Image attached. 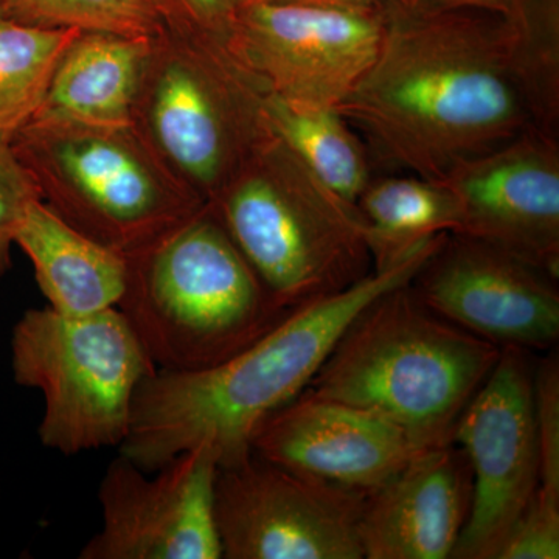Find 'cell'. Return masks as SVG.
I'll use <instances>...</instances> for the list:
<instances>
[{"label": "cell", "mask_w": 559, "mask_h": 559, "mask_svg": "<svg viewBox=\"0 0 559 559\" xmlns=\"http://www.w3.org/2000/svg\"><path fill=\"white\" fill-rule=\"evenodd\" d=\"M380 50L337 108L374 170L443 180L533 128L502 14L415 0L382 10Z\"/></svg>", "instance_id": "obj_1"}, {"label": "cell", "mask_w": 559, "mask_h": 559, "mask_svg": "<svg viewBox=\"0 0 559 559\" xmlns=\"http://www.w3.org/2000/svg\"><path fill=\"white\" fill-rule=\"evenodd\" d=\"M443 235L389 270L301 305L218 366L151 374L135 395L120 454L153 473L176 455L207 444L219 468L240 465L252 455L250 440L260 423L310 385L348 323L381 294L409 283Z\"/></svg>", "instance_id": "obj_2"}, {"label": "cell", "mask_w": 559, "mask_h": 559, "mask_svg": "<svg viewBox=\"0 0 559 559\" xmlns=\"http://www.w3.org/2000/svg\"><path fill=\"white\" fill-rule=\"evenodd\" d=\"M500 355L430 310L409 282L360 310L307 390L381 415L419 452L439 450Z\"/></svg>", "instance_id": "obj_3"}, {"label": "cell", "mask_w": 559, "mask_h": 559, "mask_svg": "<svg viewBox=\"0 0 559 559\" xmlns=\"http://www.w3.org/2000/svg\"><path fill=\"white\" fill-rule=\"evenodd\" d=\"M127 259L117 308L157 370L218 366L293 311L272 299L209 204Z\"/></svg>", "instance_id": "obj_4"}, {"label": "cell", "mask_w": 559, "mask_h": 559, "mask_svg": "<svg viewBox=\"0 0 559 559\" xmlns=\"http://www.w3.org/2000/svg\"><path fill=\"white\" fill-rule=\"evenodd\" d=\"M285 310L342 293L373 272L358 209L270 135L209 202Z\"/></svg>", "instance_id": "obj_5"}, {"label": "cell", "mask_w": 559, "mask_h": 559, "mask_svg": "<svg viewBox=\"0 0 559 559\" xmlns=\"http://www.w3.org/2000/svg\"><path fill=\"white\" fill-rule=\"evenodd\" d=\"M267 95L224 40L162 27L132 124L173 178L209 204L270 138Z\"/></svg>", "instance_id": "obj_6"}, {"label": "cell", "mask_w": 559, "mask_h": 559, "mask_svg": "<svg viewBox=\"0 0 559 559\" xmlns=\"http://www.w3.org/2000/svg\"><path fill=\"white\" fill-rule=\"evenodd\" d=\"M11 148L51 212L127 257L205 205L173 178L132 123L35 119Z\"/></svg>", "instance_id": "obj_7"}, {"label": "cell", "mask_w": 559, "mask_h": 559, "mask_svg": "<svg viewBox=\"0 0 559 559\" xmlns=\"http://www.w3.org/2000/svg\"><path fill=\"white\" fill-rule=\"evenodd\" d=\"M11 371L43 393L40 444L76 455L121 447L138 390L157 367L119 308L66 316L44 307L14 325Z\"/></svg>", "instance_id": "obj_8"}, {"label": "cell", "mask_w": 559, "mask_h": 559, "mask_svg": "<svg viewBox=\"0 0 559 559\" xmlns=\"http://www.w3.org/2000/svg\"><path fill=\"white\" fill-rule=\"evenodd\" d=\"M382 24V10L242 0L227 46L275 97L340 108L373 64Z\"/></svg>", "instance_id": "obj_9"}, {"label": "cell", "mask_w": 559, "mask_h": 559, "mask_svg": "<svg viewBox=\"0 0 559 559\" xmlns=\"http://www.w3.org/2000/svg\"><path fill=\"white\" fill-rule=\"evenodd\" d=\"M532 352L502 348L460 415L452 443L465 452L473 499L454 559H496L539 487Z\"/></svg>", "instance_id": "obj_10"}, {"label": "cell", "mask_w": 559, "mask_h": 559, "mask_svg": "<svg viewBox=\"0 0 559 559\" xmlns=\"http://www.w3.org/2000/svg\"><path fill=\"white\" fill-rule=\"evenodd\" d=\"M364 496L255 454L219 468L215 516L223 558L364 559Z\"/></svg>", "instance_id": "obj_11"}, {"label": "cell", "mask_w": 559, "mask_h": 559, "mask_svg": "<svg viewBox=\"0 0 559 559\" xmlns=\"http://www.w3.org/2000/svg\"><path fill=\"white\" fill-rule=\"evenodd\" d=\"M218 460L207 444L146 471L119 455L98 488L102 527L80 559H221L215 516Z\"/></svg>", "instance_id": "obj_12"}, {"label": "cell", "mask_w": 559, "mask_h": 559, "mask_svg": "<svg viewBox=\"0 0 559 559\" xmlns=\"http://www.w3.org/2000/svg\"><path fill=\"white\" fill-rule=\"evenodd\" d=\"M411 286L441 318L500 348L557 345L558 278L487 242L444 234Z\"/></svg>", "instance_id": "obj_13"}, {"label": "cell", "mask_w": 559, "mask_h": 559, "mask_svg": "<svg viewBox=\"0 0 559 559\" xmlns=\"http://www.w3.org/2000/svg\"><path fill=\"white\" fill-rule=\"evenodd\" d=\"M459 230L559 280V139L528 128L454 168Z\"/></svg>", "instance_id": "obj_14"}, {"label": "cell", "mask_w": 559, "mask_h": 559, "mask_svg": "<svg viewBox=\"0 0 559 559\" xmlns=\"http://www.w3.org/2000/svg\"><path fill=\"white\" fill-rule=\"evenodd\" d=\"M250 450L294 473L360 492L381 487L419 452L381 415L307 389L260 423Z\"/></svg>", "instance_id": "obj_15"}, {"label": "cell", "mask_w": 559, "mask_h": 559, "mask_svg": "<svg viewBox=\"0 0 559 559\" xmlns=\"http://www.w3.org/2000/svg\"><path fill=\"white\" fill-rule=\"evenodd\" d=\"M473 477L451 443L418 452L364 496L359 540L367 559H448L468 521Z\"/></svg>", "instance_id": "obj_16"}, {"label": "cell", "mask_w": 559, "mask_h": 559, "mask_svg": "<svg viewBox=\"0 0 559 559\" xmlns=\"http://www.w3.org/2000/svg\"><path fill=\"white\" fill-rule=\"evenodd\" d=\"M14 245L32 261L47 307L66 316H86L117 308L128 282V259L106 248L33 202Z\"/></svg>", "instance_id": "obj_17"}, {"label": "cell", "mask_w": 559, "mask_h": 559, "mask_svg": "<svg viewBox=\"0 0 559 559\" xmlns=\"http://www.w3.org/2000/svg\"><path fill=\"white\" fill-rule=\"evenodd\" d=\"M151 39L80 32L62 51L35 119L131 124Z\"/></svg>", "instance_id": "obj_18"}, {"label": "cell", "mask_w": 559, "mask_h": 559, "mask_svg": "<svg viewBox=\"0 0 559 559\" xmlns=\"http://www.w3.org/2000/svg\"><path fill=\"white\" fill-rule=\"evenodd\" d=\"M373 271L407 259L423 242L459 230V205L441 180L409 173L374 175L356 201Z\"/></svg>", "instance_id": "obj_19"}, {"label": "cell", "mask_w": 559, "mask_h": 559, "mask_svg": "<svg viewBox=\"0 0 559 559\" xmlns=\"http://www.w3.org/2000/svg\"><path fill=\"white\" fill-rule=\"evenodd\" d=\"M264 116L271 135L323 186L356 207L377 170L366 142L340 110L301 108L270 92Z\"/></svg>", "instance_id": "obj_20"}, {"label": "cell", "mask_w": 559, "mask_h": 559, "mask_svg": "<svg viewBox=\"0 0 559 559\" xmlns=\"http://www.w3.org/2000/svg\"><path fill=\"white\" fill-rule=\"evenodd\" d=\"M503 17L511 75L533 128L559 139V2L513 0Z\"/></svg>", "instance_id": "obj_21"}, {"label": "cell", "mask_w": 559, "mask_h": 559, "mask_svg": "<svg viewBox=\"0 0 559 559\" xmlns=\"http://www.w3.org/2000/svg\"><path fill=\"white\" fill-rule=\"evenodd\" d=\"M79 33L0 22V143L11 145L35 119L62 51Z\"/></svg>", "instance_id": "obj_22"}, {"label": "cell", "mask_w": 559, "mask_h": 559, "mask_svg": "<svg viewBox=\"0 0 559 559\" xmlns=\"http://www.w3.org/2000/svg\"><path fill=\"white\" fill-rule=\"evenodd\" d=\"M7 20L44 31L153 38L162 31L151 0H7Z\"/></svg>", "instance_id": "obj_23"}, {"label": "cell", "mask_w": 559, "mask_h": 559, "mask_svg": "<svg viewBox=\"0 0 559 559\" xmlns=\"http://www.w3.org/2000/svg\"><path fill=\"white\" fill-rule=\"evenodd\" d=\"M535 415L539 444L538 495L559 502V359L555 349L535 366Z\"/></svg>", "instance_id": "obj_24"}, {"label": "cell", "mask_w": 559, "mask_h": 559, "mask_svg": "<svg viewBox=\"0 0 559 559\" xmlns=\"http://www.w3.org/2000/svg\"><path fill=\"white\" fill-rule=\"evenodd\" d=\"M38 200V187L31 173L11 145L0 143V280L13 266L11 249L16 240L17 227L27 209Z\"/></svg>", "instance_id": "obj_25"}, {"label": "cell", "mask_w": 559, "mask_h": 559, "mask_svg": "<svg viewBox=\"0 0 559 559\" xmlns=\"http://www.w3.org/2000/svg\"><path fill=\"white\" fill-rule=\"evenodd\" d=\"M559 502L533 496L496 559H558Z\"/></svg>", "instance_id": "obj_26"}, {"label": "cell", "mask_w": 559, "mask_h": 559, "mask_svg": "<svg viewBox=\"0 0 559 559\" xmlns=\"http://www.w3.org/2000/svg\"><path fill=\"white\" fill-rule=\"evenodd\" d=\"M242 0H151L162 25L170 31L210 36L227 43Z\"/></svg>", "instance_id": "obj_27"}, {"label": "cell", "mask_w": 559, "mask_h": 559, "mask_svg": "<svg viewBox=\"0 0 559 559\" xmlns=\"http://www.w3.org/2000/svg\"><path fill=\"white\" fill-rule=\"evenodd\" d=\"M419 2L436 9L487 11V13L502 14V16L509 13L513 5V0H419Z\"/></svg>", "instance_id": "obj_28"}, {"label": "cell", "mask_w": 559, "mask_h": 559, "mask_svg": "<svg viewBox=\"0 0 559 559\" xmlns=\"http://www.w3.org/2000/svg\"><path fill=\"white\" fill-rule=\"evenodd\" d=\"M277 2L316 3V5L341 7V9L384 10L390 3L415 2V0H277Z\"/></svg>", "instance_id": "obj_29"}, {"label": "cell", "mask_w": 559, "mask_h": 559, "mask_svg": "<svg viewBox=\"0 0 559 559\" xmlns=\"http://www.w3.org/2000/svg\"><path fill=\"white\" fill-rule=\"evenodd\" d=\"M7 20V0H0V22Z\"/></svg>", "instance_id": "obj_30"}, {"label": "cell", "mask_w": 559, "mask_h": 559, "mask_svg": "<svg viewBox=\"0 0 559 559\" xmlns=\"http://www.w3.org/2000/svg\"><path fill=\"white\" fill-rule=\"evenodd\" d=\"M0 495H2V491H0Z\"/></svg>", "instance_id": "obj_31"}]
</instances>
